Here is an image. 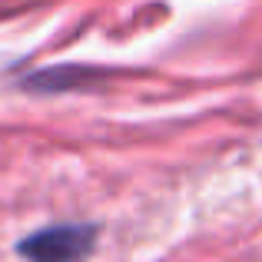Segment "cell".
Returning <instances> with one entry per match:
<instances>
[{
  "label": "cell",
  "instance_id": "6da1fadb",
  "mask_svg": "<svg viewBox=\"0 0 262 262\" xmlns=\"http://www.w3.org/2000/svg\"><path fill=\"white\" fill-rule=\"evenodd\" d=\"M93 246H96V226L63 223L20 239L17 252L27 262H86Z\"/></svg>",
  "mask_w": 262,
  "mask_h": 262
}]
</instances>
